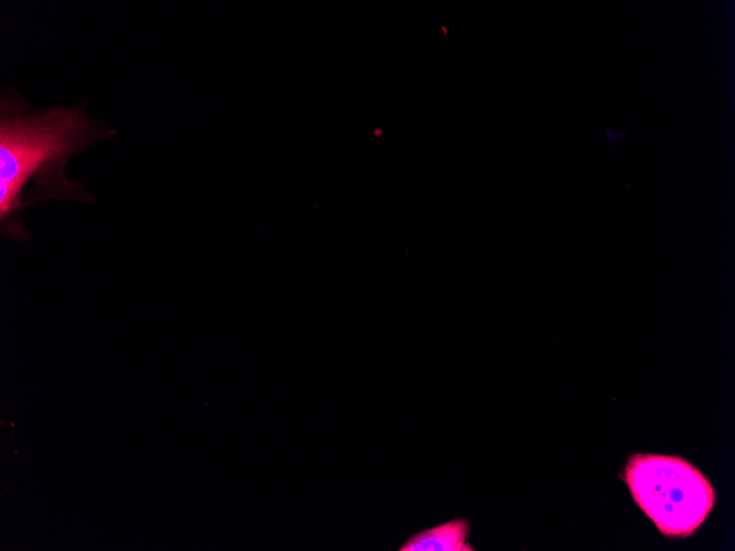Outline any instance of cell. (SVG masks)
<instances>
[{"instance_id": "6da1fadb", "label": "cell", "mask_w": 735, "mask_h": 551, "mask_svg": "<svg viewBox=\"0 0 735 551\" xmlns=\"http://www.w3.org/2000/svg\"><path fill=\"white\" fill-rule=\"evenodd\" d=\"M85 100L66 108L31 107L17 90L0 93V233L28 241L22 222L26 208L36 202L94 197L65 175L72 155L112 137L117 130L87 114Z\"/></svg>"}, {"instance_id": "7a4b0ae2", "label": "cell", "mask_w": 735, "mask_h": 551, "mask_svg": "<svg viewBox=\"0 0 735 551\" xmlns=\"http://www.w3.org/2000/svg\"><path fill=\"white\" fill-rule=\"evenodd\" d=\"M625 482L637 505L665 536L693 533L715 500L704 475L677 456L635 454L626 465Z\"/></svg>"}, {"instance_id": "3957f363", "label": "cell", "mask_w": 735, "mask_h": 551, "mask_svg": "<svg viewBox=\"0 0 735 551\" xmlns=\"http://www.w3.org/2000/svg\"><path fill=\"white\" fill-rule=\"evenodd\" d=\"M469 530L467 519L456 518L415 533L398 551H473L467 541Z\"/></svg>"}, {"instance_id": "277c9868", "label": "cell", "mask_w": 735, "mask_h": 551, "mask_svg": "<svg viewBox=\"0 0 735 551\" xmlns=\"http://www.w3.org/2000/svg\"><path fill=\"white\" fill-rule=\"evenodd\" d=\"M605 133H606V137L610 139V140H612V143H613V145L615 146V143H616V142H615V139H616L617 136H624L627 132L613 133V130H612V129H608V130H606Z\"/></svg>"}]
</instances>
